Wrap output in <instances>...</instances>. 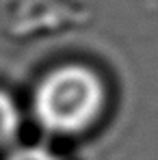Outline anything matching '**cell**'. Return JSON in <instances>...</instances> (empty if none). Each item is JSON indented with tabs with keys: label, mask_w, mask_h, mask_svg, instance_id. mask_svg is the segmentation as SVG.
Listing matches in <instances>:
<instances>
[{
	"label": "cell",
	"mask_w": 158,
	"mask_h": 160,
	"mask_svg": "<svg viewBox=\"0 0 158 160\" xmlns=\"http://www.w3.org/2000/svg\"><path fill=\"white\" fill-rule=\"evenodd\" d=\"M104 84L84 65H63L43 76L35 89L33 110L37 121L56 134H74L89 128L102 112Z\"/></svg>",
	"instance_id": "6da1fadb"
},
{
	"label": "cell",
	"mask_w": 158,
	"mask_h": 160,
	"mask_svg": "<svg viewBox=\"0 0 158 160\" xmlns=\"http://www.w3.org/2000/svg\"><path fill=\"white\" fill-rule=\"evenodd\" d=\"M20 130V110L15 106V102L0 91V147L11 143Z\"/></svg>",
	"instance_id": "7a4b0ae2"
},
{
	"label": "cell",
	"mask_w": 158,
	"mask_h": 160,
	"mask_svg": "<svg viewBox=\"0 0 158 160\" xmlns=\"http://www.w3.org/2000/svg\"><path fill=\"white\" fill-rule=\"evenodd\" d=\"M7 160H59V158L43 147H22V149L13 152Z\"/></svg>",
	"instance_id": "3957f363"
}]
</instances>
